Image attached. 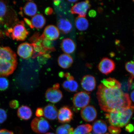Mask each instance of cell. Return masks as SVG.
<instances>
[{"label": "cell", "mask_w": 134, "mask_h": 134, "mask_svg": "<svg viewBox=\"0 0 134 134\" xmlns=\"http://www.w3.org/2000/svg\"><path fill=\"white\" fill-rule=\"evenodd\" d=\"M97 95L100 109L108 113L133 105L128 94L120 88L108 87L102 83L98 87Z\"/></svg>", "instance_id": "cell-1"}, {"label": "cell", "mask_w": 134, "mask_h": 134, "mask_svg": "<svg viewBox=\"0 0 134 134\" xmlns=\"http://www.w3.org/2000/svg\"><path fill=\"white\" fill-rule=\"evenodd\" d=\"M134 111L133 105L129 108H121L105 114V117L111 126L123 127L128 123Z\"/></svg>", "instance_id": "cell-2"}, {"label": "cell", "mask_w": 134, "mask_h": 134, "mask_svg": "<svg viewBox=\"0 0 134 134\" xmlns=\"http://www.w3.org/2000/svg\"><path fill=\"white\" fill-rule=\"evenodd\" d=\"M90 100V96L88 92L81 91L75 93L72 100L75 111H78L87 106Z\"/></svg>", "instance_id": "cell-3"}, {"label": "cell", "mask_w": 134, "mask_h": 134, "mask_svg": "<svg viewBox=\"0 0 134 134\" xmlns=\"http://www.w3.org/2000/svg\"><path fill=\"white\" fill-rule=\"evenodd\" d=\"M63 97V93L60 90L59 84L58 83H55L53 87L48 89L45 93L47 101L53 103H58Z\"/></svg>", "instance_id": "cell-4"}, {"label": "cell", "mask_w": 134, "mask_h": 134, "mask_svg": "<svg viewBox=\"0 0 134 134\" xmlns=\"http://www.w3.org/2000/svg\"><path fill=\"white\" fill-rule=\"evenodd\" d=\"M31 127L33 131L36 133L42 134L49 130L50 125L49 122L43 117H36L31 123Z\"/></svg>", "instance_id": "cell-5"}, {"label": "cell", "mask_w": 134, "mask_h": 134, "mask_svg": "<svg viewBox=\"0 0 134 134\" xmlns=\"http://www.w3.org/2000/svg\"><path fill=\"white\" fill-rule=\"evenodd\" d=\"M8 33L11 34L10 36L13 40L24 41L26 39L29 32L23 24H18L13 29L8 30Z\"/></svg>", "instance_id": "cell-6"}, {"label": "cell", "mask_w": 134, "mask_h": 134, "mask_svg": "<svg viewBox=\"0 0 134 134\" xmlns=\"http://www.w3.org/2000/svg\"><path fill=\"white\" fill-rule=\"evenodd\" d=\"M115 65L114 62L110 59L103 58L98 65L99 71L104 74L108 75L114 71Z\"/></svg>", "instance_id": "cell-7"}, {"label": "cell", "mask_w": 134, "mask_h": 134, "mask_svg": "<svg viewBox=\"0 0 134 134\" xmlns=\"http://www.w3.org/2000/svg\"><path fill=\"white\" fill-rule=\"evenodd\" d=\"M17 62H12L0 59V77L9 76L15 70Z\"/></svg>", "instance_id": "cell-8"}, {"label": "cell", "mask_w": 134, "mask_h": 134, "mask_svg": "<svg viewBox=\"0 0 134 134\" xmlns=\"http://www.w3.org/2000/svg\"><path fill=\"white\" fill-rule=\"evenodd\" d=\"M80 115L84 121L91 122L94 121L96 119L97 112L94 107L92 105H88L82 109Z\"/></svg>", "instance_id": "cell-9"}, {"label": "cell", "mask_w": 134, "mask_h": 134, "mask_svg": "<svg viewBox=\"0 0 134 134\" xmlns=\"http://www.w3.org/2000/svg\"><path fill=\"white\" fill-rule=\"evenodd\" d=\"M90 6L88 1L77 3L72 7L71 12L72 14H77L79 16L85 17Z\"/></svg>", "instance_id": "cell-10"}, {"label": "cell", "mask_w": 134, "mask_h": 134, "mask_svg": "<svg viewBox=\"0 0 134 134\" xmlns=\"http://www.w3.org/2000/svg\"><path fill=\"white\" fill-rule=\"evenodd\" d=\"M73 112L68 107H63L59 110L58 118L60 123H70L73 119Z\"/></svg>", "instance_id": "cell-11"}, {"label": "cell", "mask_w": 134, "mask_h": 134, "mask_svg": "<svg viewBox=\"0 0 134 134\" xmlns=\"http://www.w3.org/2000/svg\"><path fill=\"white\" fill-rule=\"evenodd\" d=\"M81 85L82 88L86 91L88 93L93 91L96 88V79L92 75H85L82 78Z\"/></svg>", "instance_id": "cell-12"}, {"label": "cell", "mask_w": 134, "mask_h": 134, "mask_svg": "<svg viewBox=\"0 0 134 134\" xmlns=\"http://www.w3.org/2000/svg\"><path fill=\"white\" fill-rule=\"evenodd\" d=\"M64 76L66 80L64 81L62 83V86L63 88L69 92H76L78 88V84L73 76L69 73L65 74Z\"/></svg>", "instance_id": "cell-13"}, {"label": "cell", "mask_w": 134, "mask_h": 134, "mask_svg": "<svg viewBox=\"0 0 134 134\" xmlns=\"http://www.w3.org/2000/svg\"><path fill=\"white\" fill-rule=\"evenodd\" d=\"M34 48L32 44L28 43H21L18 46L17 53L18 55L24 59H27L33 55Z\"/></svg>", "instance_id": "cell-14"}, {"label": "cell", "mask_w": 134, "mask_h": 134, "mask_svg": "<svg viewBox=\"0 0 134 134\" xmlns=\"http://www.w3.org/2000/svg\"><path fill=\"white\" fill-rule=\"evenodd\" d=\"M0 59L12 62H17L15 53L8 47L0 46Z\"/></svg>", "instance_id": "cell-15"}, {"label": "cell", "mask_w": 134, "mask_h": 134, "mask_svg": "<svg viewBox=\"0 0 134 134\" xmlns=\"http://www.w3.org/2000/svg\"><path fill=\"white\" fill-rule=\"evenodd\" d=\"M46 39L53 41L56 40L59 37V30L56 26L53 25H50L46 27L43 34Z\"/></svg>", "instance_id": "cell-16"}, {"label": "cell", "mask_w": 134, "mask_h": 134, "mask_svg": "<svg viewBox=\"0 0 134 134\" xmlns=\"http://www.w3.org/2000/svg\"><path fill=\"white\" fill-rule=\"evenodd\" d=\"M44 116L47 119L53 120L58 117V111L54 105L49 104L46 105L43 109Z\"/></svg>", "instance_id": "cell-17"}, {"label": "cell", "mask_w": 134, "mask_h": 134, "mask_svg": "<svg viewBox=\"0 0 134 134\" xmlns=\"http://www.w3.org/2000/svg\"><path fill=\"white\" fill-rule=\"evenodd\" d=\"M61 46L63 51L65 53L68 54L73 53L76 48L74 42L70 38H66L63 40Z\"/></svg>", "instance_id": "cell-18"}, {"label": "cell", "mask_w": 134, "mask_h": 134, "mask_svg": "<svg viewBox=\"0 0 134 134\" xmlns=\"http://www.w3.org/2000/svg\"><path fill=\"white\" fill-rule=\"evenodd\" d=\"M73 63V58L69 54L64 53L60 55L58 58V64L60 67L63 69L69 68Z\"/></svg>", "instance_id": "cell-19"}, {"label": "cell", "mask_w": 134, "mask_h": 134, "mask_svg": "<svg viewBox=\"0 0 134 134\" xmlns=\"http://www.w3.org/2000/svg\"><path fill=\"white\" fill-rule=\"evenodd\" d=\"M17 115L18 117L21 119L28 120L30 119L32 116V111L29 107L23 105L18 109Z\"/></svg>", "instance_id": "cell-20"}, {"label": "cell", "mask_w": 134, "mask_h": 134, "mask_svg": "<svg viewBox=\"0 0 134 134\" xmlns=\"http://www.w3.org/2000/svg\"><path fill=\"white\" fill-rule=\"evenodd\" d=\"M92 129L93 132L97 134H104L108 130V126L103 120H99L94 122Z\"/></svg>", "instance_id": "cell-21"}, {"label": "cell", "mask_w": 134, "mask_h": 134, "mask_svg": "<svg viewBox=\"0 0 134 134\" xmlns=\"http://www.w3.org/2000/svg\"><path fill=\"white\" fill-rule=\"evenodd\" d=\"M92 129V125L89 124L80 125L75 129L71 128L69 134H87L91 132Z\"/></svg>", "instance_id": "cell-22"}, {"label": "cell", "mask_w": 134, "mask_h": 134, "mask_svg": "<svg viewBox=\"0 0 134 134\" xmlns=\"http://www.w3.org/2000/svg\"><path fill=\"white\" fill-rule=\"evenodd\" d=\"M58 29L65 34L69 33L72 28V26L71 22L64 18H61L58 23Z\"/></svg>", "instance_id": "cell-23"}, {"label": "cell", "mask_w": 134, "mask_h": 134, "mask_svg": "<svg viewBox=\"0 0 134 134\" xmlns=\"http://www.w3.org/2000/svg\"><path fill=\"white\" fill-rule=\"evenodd\" d=\"M31 21L34 27L41 29L46 24V20L42 15L38 14L33 16Z\"/></svg>", "instance_id": "cell-24"}, {"label": "cell", "mask_w": 134, "mask_h": 134, "mask_svg": "<svg viewBox=\"0 0 134 134\" xmlns=\"http://www.w3.org/2000/svg\"><path fill=\"white\" fill-rule=\"evenodd\" d=\"M25 14L29 16H34L37 12V7L32 1H29L25 5L23 8Z\"/></svg>", "instance_id": "cell-25"}, {"label": "cell", "mask_w": 134, "mask_h": 134, "mask_svg": "<svg viewBox=\"0 0 134 134\" xmlns=\"http://www.w3.org/2000/svg\"><path fill=\"white\" fill-rule=\"evenodd\" d=\"M75 26L80 31H85L88 29L89 26L88 22L85 17L79 16L75 21Z\"/></svg>", "instance_id": "cell-26"}, {"label": "cell", "mask_w": 134, "mask_h": 134, "mask_svg": "<svg viewBox=\"0 0 134 134\" xmlns=\"http://www.w3.org/2000/svg\"><path fill=\"white\" fill-rule=\"evenodd\" d=\"M101 83L108 87L120 88L121 87L120 82L114 78L105 79L102 80Z\"/></svg>", "instance_id": "cell-27"}, {"label": "cell", "mask_w": 134, "mask_h": 134, "mask_svg": "<svg viewBox=\"0 0 134 134\" xmlns=\"http://www.w3.org/2000/svg\"><path fill=\"white\" fill-rule=\"evenodd\" d=\"M71 127L68 124H65L58 127L56 130V134H69Z\"/></svg>", "instance_id": "cell-28"}, {"label": "cell", "mask_w": 134, "mask_h": 134, "mask_svg": "<svg viewBox=\"0 0 134 134\" xmlns=\"http://www.w3.org/2000/svg\"><path fill=\"white\" fill-rule=\"evenodd\" d=\"M7 6L4 1H0V21H2L3 18L5 16L7 13Z\"/></svg>", "instance_id": "cell-29"}, {"label": "cell", "mask_w": 134, "mask_h": 134, "mask_svg": "<svg viewBox=\"0 0 134 134\" xmlns=\"http://www.w3.org/2000/svg\"><path fill=\"white\" fill-rule=\"evenodd\" d=\"M9 85V82L7 79L0 77V91H5L7 89Z\"/></svg>", "instance_id": "cell-30"}, {"label": "cell", "mask_w": 134, "mask_h": 134, "mask_svg": "<svg viewBox=\"0 0 134 134\" xmlns=\"http://www.w3.org/2000/svg\"><path fill=\"white\" fill-rule=\"evenodd\" d=\"M125 68L127 71L134 77V61L127 62L125 64Z\"/></svg>", "instance_id": "cell-31"}, {"label": "cell", "mask_w": 134, "mask_h": 134, "mask_svg": "<svg viewBox=\"0 0 134 134\" xmlns=\"http://www.w3.org/2000/svg\"><path fill=\"white\" fill-rule=\"evenodd\" d=\"M134 87V77L131 76L127 82L123 85L124 89L129 90Z\"/></svg>", "instance_id": "cell-32"}, {"label": "cell", "mask_w": 134, "mask_h": 134, "mask_svg": "<svg viewBox=\"0 0 134 134\" xmlns=\"http://www.w3.org/2000/svg\"><path fill=\"white\" fill-rule=\"evenodd\" d=\"M108 130L110 134H120L121 132V129L119 127L113 126H109Z\"/></svg>", "instance_id": "cell-33"}, {"label": "cell", "mask_w": 134, "mask_h": 134, "mask_svg": "<svg viewBox=\"0 0 134 134\" xmlns=\"http://www.w3.org/2000/svg\"><path fill=\"white\" fill-rule=\"evenodd\" d=\"M7 118V114L5 110L0 108V124H2L5 121Z\"/></svg>", "instance_id": "cell-34"}, {"label": "cell", "mask_w": 134, "mask_h": 134, "mask_svg": "<svg viewBox=\"0 0 134 134\" xmlns=\"http://www.w3.org/2000/svg\"><path fill=\"white\" fill-rule=\"evenodd\" d=\"M19 105V102L16 100H12L9 103L10 107L13 109H16L18 108Z\"/></svg>", "instance_id": "cell-35"}, {"label": "cell", "mask_w": 134, "mask_h": 134, "mask_svg": "<svg viewBox=\"0 0 134 134\" xmlns=\"http://www.w3.org/2000/svg\"><path fill=\"white\" fill-rule=\"evenodd\" d=\"M36 115L38 117H41L44 116L43 109L41 108H38L36 110Z\"/></svg>", "instance_id": "cell-36"}, {"label": "cell", "mask_w": 134, "mask_h": 134, "mask_svg": "<svg viewBox=\"0 0 134 134\" xmlns=\"http://www.w3.org/2000/svg\"><path fill=\"white\" fill-rule=\"evenodd\" d=\"M125 130L127 132L131 133L134 131V126L132 124H128L125 127Z\"/></svg>", "instance_id": "cell-37"}, {"label": "cell", "mask_w": 134, "mask_h": 134, "mask_svg": "<svg viewBox=\"0 0 134 134\" xmlns=\"http://www.w3.org/2000/svg\"><path fill=\"white\" fill-rule=\"evenodd\" d=\"M0 134H14L13 132L6 129L0 130Z\"/></svg>", "instance_id": "cell-38"}, {"label": "cell", "mask_w": 134, "mask_h": 134, "mask_svg": "<svg viewBox=\"0 0 134 134\" xmlns=\"http://www.w3.org/2000/svg\"><path fill=\"white\" fill-rule=\"evenodd\" d=\"M53 11L52 8L50 7L47 8L45 10V13L47 15H50L52 14Z\"/></svg>", "instance_id": "cell-39"}, {"label": "cell", "mask_w": 134, "mask_h": 134, "mask_svg": "<svg viewBox=\"0 0 134 134\" xmlns=\"http://www.w3.org/2000/svg\"><path fill=\"white\" fill-rule=\"evenodd\" d=\"M97 13L96 11L93 10H91L88 13V15L90 17L94 18L96 16Z\"/></svg>", "instance_id": "cell-40"}, {"label": "cell", "mask_w": 134, "mask_h": 134, "mask_svg": "<svg viewBox=\"0 0 134 134\" xmlns=\"http://www.w3.org/2000/svg\"><path fill=\"white\" fill-rule=\"evenodd\" d=\"M25 22L31 28H33L34 27L33 26L32 23L31 21L30 20L26 18H24Z\"/></svg>", "instance_id": "cell-41"}, {"label": "cell", "mask_w": 134, "mask_h": 134, "mask_svg": "<svg viewBox=\"0 0 134 134\" xmlns=\"http://www.w3.org/2000/svg\"><path fill=\"white\" fill-rule=\"evenodd\" d=\"M131 98L132 101L134 102V90L132 92L131 94Z\"/></svg>", "instance_id": "cell-42"}, {"label": "cell", "mask_w": 134, "mask_h": 134, "mask_svg": "<svg viewBox=\"0 0 134 134\" xmlns=\"http://www.w3.org/2000/svg\"><path fill=\"white\" fill-rule=\"evenodd\" d=\"M60 2L61 1H55L53 2V3L55 5L58 6L60 4Z\"/></svg>", "instance_id": "cell-43"}, {"label": "cell", "mask_w": 134, "mask_h": 134, "mask_svg": "<svg viewBox=\"0 0 134 134\" xmlns=\"http://www.w3.org/2000/svg\"><path fill=\"white\" fill-rule=\"evenodd\" d=\"M68 1L70 3H74L76 2L77 1Z\"/></svg>", "instance_id": "cell-44"}, {"label": "cell", "mask_w": 134, "mask_h": 134, "mask_svg": "<svg viewBox=\"0 0 134 134\" xmlns=\"http://www.w3.org/2000/svg\"><path fill=\"white\" fill-rule=\"evenodd\" d=\"M87 134H97L96 133H95L93 131L92 132H90V133H88Z\"/></svg>", "instance_id": "cell-45"}, {"label": "cell", "mask_w": 134, "mask_h": 134, "mask_svg": "<svg viewBox=\"0 0 134 134\" xmlns=\"http://www.w3.org/2000/svg\"><path fill=\"white\" fill-rule=\"evenodd\" d=\"M55 134L54 133H47L46 134Z\"/></svg>", "instance_id": "cell-46"}, {"label": "cell", "mask_w": 134, "mask_h": 134, "mask_svg": "<svg viewBox=\"0 0 134 134\" xmlns=\"http://www.w3.org/2000/svg\"><path fill=\"white\" fill-rule=\"evenodd\" d=\"M105 134H109V133H105Z\"/></svg>", "instance_id": "cell-47"}, {"label": "cell", "mask_w": 134, "mask_h": 134, "mask_svg": "<svg viewBox=\"0 0 134 134\" xmlns=\"http://www.w3.org/2000/svg\"><path fill=\"white\" fill-rule=\"evenodd\" d=\"M133 1V2L134 3V1Z\"/></svg>", "instance_id": "cell-48"}]
</instances>
